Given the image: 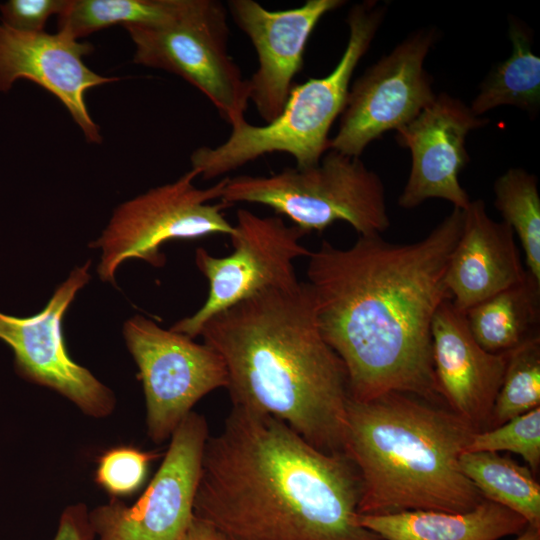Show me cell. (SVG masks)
<instances>
[{"label": "cell", "mask_w": 540, "mask_h": 540, "mask_svg": "<svg viewBox=\"0 0 540 540\" xmlns=\"http://www.w3.org/2000/svg\"><path fill=\"white\" fill-rule=\"evenodd\" d=\"M468 328L487 352L508 353L540 337V282L524 281L483 300L465 313Z\"/></svg>", "instance_id": "20"}, {"label": "cell", "mask_w": 540, "mask_h": 540, "mask_svg": "<svg viewBox=\"0 0 540 540\" xmlns=\"http://www.w3.org/2000/svg\"><path fill=\"white\" fill-rule=\"evenodd\" d=\"M343 0H307L287 10H268L254 0H230L227 10L256 50L258 67L250 79L249 100L264 121L282 112L302 70L305 48L319 21Z\"/></svg>", "instance_id": "15"}, {"label": "cell", "mask_w": 540, "mask_h": 540, "mask_svg": "<svg viewBox=\"0 0 540 540\" xmlns=\"http://www.w3.org/2000/svg\"><path fill=\"white\" fill-rule=\"evenodd\" d=\"M54 540H96L84 503L72 504L63 510Z\"/></svg>", "instance_id": "29"}, {"label": "cell", "mask_w": 540, "mask_h": 540, "mask_svg": "<svg viewBox=\"0 0 540 540\" xmlns=\"http://www.w3.org/2000/svg\"><path fill=\"white\" fill-rule=\"evenodd\" d=\"M511 227L495 221L481 199L463 210L459 239L450 255L445 284L454 307L462 313L525 280Z\"/></svg>", "instance_id": "18"}, {"label": "cell", "mask_w": 540, "mask_h": 540, "mask_svg": "<svg viewBox=\"0 0 540 540\" xmlns=\"http://www.w3.org/2000/svg\"><path fill=\"white\" fill-rule=\"evenodd\" d=\"M509 451L523 457L534 473L540 465V407L496 426L477 431L464 452Z\"/></svg>", "instance_id": "26"}, {"label": "cell", "mask_w": 540, "mask_h": 540, "mask_svg": "<svg viewBox=\"0 0 540 540\" xmlns=\"http://www.w3.org/2000/svg\"><path fill=\"white\" fill-rule=\"evenodd\" d=\"M385 13L376 1L353 5L346 18L347 45L334 69L293 85L281 114L272 122L258 126L244 119L231 126L220 145L196 148L190 156L191 169L205 180L215 179L274 152L293 157L297 168L318 164L329 150L328 134L344 109L353 73Z\"/></svg>", "instance_id": "5"}, {"label": "cell", "mask_w": 540, "mask_h": 540, "mask_svg": "<svg viewBox=\"0 0 540 540\" xmlns=\"http://www.w3.org/2000/svg\"><path fill=\"white\" fill-rule=\"evenodd\" d=\"M462 223L463 210L453 208L417 242L359 236L341 249L324 240L308 256L318 327L345 366L350 399L400 392L438 400L431 328L450 299L445 276Z\"/></svg>", "instance_id": "1"}, {"label": "cell", "mask_w": 540, "mask_h": 540, "mask_svg": "<svg viewBox=\"0 0 540 540\" xmlns=\"http://www.w3.org/2000/svg\"><path fill=\"white\" fill-rule=\"evenodd\" d=\"M123 336L138 367L145 395L147 434L154 443L170 439L205 395L227 387L224 360L205 343L165 330L139 315L124 323Z\"/></svg>", "instance_id": "9"}, {"label": "cell", "mask_w": 540, "mask_h": 540, "mask_svg": "<svg viewBox=\"0 0 540 540\" xmlns=\"http://www.w3.org/2000/svg\"><path fill=\"white\" fill-rule=\"evenodd\" d=\"M511 54L491 70L471 105L479 117L509 105L536 115L540 106V58L532 51V34L520 20H509Z\"/></svg>", "instance_id": "21"}, {"label": "cell", "mask_w": 540, "mask_h": 540, "mask_svg": "<svg viewBox=\"0 0 540 540\" xmlns=\"http://www.w3.org/2000/svg\"><path fill=\"white\" fill-rule=\"evenodd\" d=\"M220 199L227 206L243 202L268 206L305 234L321 232L338 221L350 224L359 236L381 235L390 226L378 174L360 158L331 149L314 166L227 178Z\"/></svg>", "instance_id": "6"}, {"label": "cell", "mask_w": 540, "mask_h": 540, "mask_svg": "<svg viewBox=\"0 0 540 540\" xmlns=\"http://www.w3.org/2000/svg\"><path fill=\"white\" fill-rule=\"evenodd\" d=\"M477 431L452 410L411 394L349 398L343 453L361 480L358 514L473 509L484 498L459 458Z\"/></svg>", "instance_id": "4"}, {"label": "cell", "mask_w": 540, "mask_h": 540, "mask_svg": "<svg viewBox=\"0 0 540 540\" xmlns=\"http://www.w3.org/2000/svg\"><path fill=\"white\" fill-rule=\"evenodd\" d=\"M489 123L459 98L437 94L411 122L396 131L398 144L411 152L410 174L398 205L412 209L431 198L449 201L464 210L470 197L459 182L469 161L466 138Z\"/></svg>", "instance_id": "14"}, {"label": "cell", "mask_w": 540, "mask_h": 540, "mask_svg": "<svg viewBox=\"0 0 540 540\" xmlns=\"http://www.w3.org/2000/svg\"><path fill=\"white\" fill-rule=\"evenodd\" d=\"M494 206L518 236L527 272L540 282V195L534 174L510 168L493 186Z\"/></svg>", "instance_id": "24"}, {"label": "cell", "mask_w": 540, "mask_h": 540, "mask_svg": "<svg viewBox=\"0 0 540 540\" xmlns=\"http://www.w3.org/2000/svg\"><path fill=\"white\" fill-rule=\"evenodd\" d=\"M91 262L74 268L47 305L26 318L0 312V339L14 352L20 376L50 388L93 418L109 416L116 406L111 389L69 356L62 332L63 316L77 292L90 280Z\"/></svg>", "instance_id": "13"}, {"label": "cell", "mask_w": 540, "mask_h": 540, "mask_svg": "<svg viewBox=\"0 0 540 540\" xmlns=\"http://www.w3.org/2000/svg\"><path fill=\"white\" fill-rule=\"evenodd\" d=\"M187 0H68L58 32L79 40L115 24L160 26L176 19Z\"/></svg>", "instance_id": "23"}, {"label": "cell", "mask_w": 540, "mask_h": 540, "mask_svg": "<svg viewBox=\"0 0 540 540\" xmlns=\"http://www.w3.org/2000/svg\"><path fill=\"white\" fill-rule=\"evenodd\" d=\"M233 227L230 255L215 257L204 248L196 249V266L209 282L208 297L200 309L170 330L193 339L218 312L263 289L298 282L293 260L311 253L300 242L306 235L303 231L279 216L260 217L243 208L237 210Z\"/></svg>", "instance_id": "10"}, {"label": "cell", "mask_w": 540, "mask_h": 540, "mask_svg": "<svg viewBox=\"0 0 540 540\" xmlns=\"http://www.w3.org/2000/svg\"><path fill=\"white\" fill-rule=\"evenodd\" d=\"M199 336L224 360L232 407L273 416L315 448L343 453L347 372L320 332L307 282L256 292L213 315Z\"/></svg>", "instance_id": "3"}, {"label": "cell", "mask_w": 540, "mask_h": 540, "mask_svg": "<svg viewBox=\"0 0 540 540\" xmlns=\"http://www.w3.org/2000/svg\"><path fill=\"white\" fill-rule=\"evenodd\" d=\"M436 39L434 28L413 32L350 85L329 149L359 158L371 142L411 122L435 99L424 63Z\"/></svg>", "instance_id": "11"}, {"label": "cell", "mask_w": 540, "mask_h": 540, "mask_svg": "<svg viewBox=\"0 0 540 540\" xmlns=\"http://www.w3.org/2000/svg\"><path fill=\"white\" fill-rule=\"evenodd\" d=\"M431 339L439 397L480 430L490 421L509 352L484 350L473 338L464 313L450 299L444 300L434 315Z\"/></svg>", "instance_id": "17"}, {"label": "cell", "mask_w": 540, "mask_h": 540, "mask_svg": "<svg viewBox=\"0 0 540 540\" xmlns=\"http://www.w3.org/2000/svg\"><path fill=\"white\" fill-rule=\"evenodd\" d=\"M93 51L57 32H22L0 22V92H8L18 79L30 80L56 96L80 127L85 140L100 144V128L86 105V92L118 81L95 73L83 61Z\"/></svg>", "instance_id": "16"}, {"label": "cell", "mask_w": 540, "mask_h": 540, "mask_svg": "<svg viewBox=\"0 0 540 540\" xmlns=\"http://www.w3.org/2000/svg\"><path fill=\"white\" fill-rule=\"evenodd\" d=\"M537 407H540V337L509 352L489 422L496 427Z\"/></svg>", "instance_id": "25"}, {"label": "cell", "mask_w": 540, "mask_h": 540, "mask_svg": "<svg viewBox=\"0 0 540 540\" xmlns=\"http://www.w3.org/2000/svg\"><path fill=\"white\" fill-rule=\"evenodd\" d=\"M359 473L283 421L232 407L209 435L194 516L228 540H383L358 523Z\"/></svg>", "instance_id": "2"}, {"label": "cell", "mask_w": 540, "mask_h": 540, "mask_svg": "<svg viewBox=\"0 0 540 540\" xmlns=\"http://www.w3.org/2000/svg\"><path fill=\"white\" fill-rule=\"evenodd\" d=\"M208 423L190 412L174 430L164 459L132 505L111 498L89 511L96 540H183L194 517Z\"/></svg>", "instance_id": "12"}, {"label": "cell", "mask_w": 540, "mask_h": 540, "mask_svg": "<svg viewBox=\"0 0 540 540\" xmlns=\"http://www.w3.org/2000/svg\"><path fill=\"white\" fill-rule=\"evenodd\" d=\"M459 465L484 499L498 503L540 527V485L529 467L498 452H463Z\"/></svg>", "instance_id": "22"}, {"label": "cell", "mask_w": 540, "mask_h": 540, "mask_svg": "<svg viewBox=\"0 0 540 540\" xmlns=\"http://www.w3.org/2000/svg\"><path fill=\"white\" fill-rule=\"evenodd\" d=\"M68 0H9L0 4L1 23L22 32H43L48 19L59 15Z\"/></svg>", "instance_id": "28"}, {"label": "cell", "mask_w": 540, "mask_h": 540, "mask_svg": "<svg viewBox=\"0 0 540 540\" xmlns=\"http://www.w3.org/2000/svg\"><path fill=\"white\" fill-rule=\"evenodd\" d=\"M358 523L383 540H498L518 535L528 525L519 514L487 499L466 512L358 514Z\"/></svg>", "instance_id": "19"}, {"label": "cell", "mask_w": 540, "mask_h": 540, "mask_svg": "<svg viewBox=\"0 0 540 540\" xmlns=\"http://www.w3.org/2000/svg\"><path fill=\"white\" fill-rule=\"evenodd\" d=\"M227 6L187 0L182 13L160 26H125L133 62L173 73L199 90L230 126L245 119L248 79L228 52Z\"/></svg>", "instance_id": "7"}, {"label": "cell", "mask_w": 540, "mask_h": 540, "mask_svg": "<svg viewBox=\"0 0 540 540\" xmlns=\"http://www.w3.org/2000/svg\"><path fill=\"white\" fill-rule=\"evenodd\" d=\"M183 540H228L216 528L195 516Z\"/></svg>", "instance_id": "30"}, {"label": "cell", "mask_w": 540, "mask_h": 540, "mask_svg": "<svg viewBox=\"0 0 540 540\" xmlns=\"http://www.w3.org/2000/svg\"><path fill=\"white\" fill-rule=\"evenodd\" d=\"M514 540H540V527L527 525Z\"/></svg>", "instance_id": "31"}, {"label": "cell", "mask_w": 540, "mask_h": 540, "mask_svg": "<svg viewBox=\"0 0 540 540\" xmlns=\"http://www.w3.org/2000/svg\"><path fill=\"white\" fill-rule=\"evenodd\" d=\"M155 457L157 454L133 446L113 447L99 457L95 482L111 498L128 497L143 485Z\"/></svg>", "instance_id": "27"}, {"label": "cell", "mask_w": 540, "mask_h": 540, "mask_svg": "<svg viewBox=\"0 0 540 540\" xmlns=\"http://www.w3.org/2000/svg\"><path fill=\"white\" fill-rule=\"evenodd\" d=\"M190 169L172 183L149 189L116 207L100 237L91 248L102 251L97 273L115 284V273L124 261L137 258L162 267L166 258L160 247L176 239H199L214 234L230 236L234 227L224 215L220 199L228 177L208 188L194 184Z\"/></svg>", "instance_id": "8"}]
</instances>
